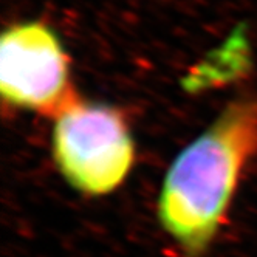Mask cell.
I'll return each instance as SVG.
<instances>
[{
    "label": "cell",
    "mask_w": 257,
    "mask_h": 257,
    "mask_svg": "<svg viewBox=\"0 0 257 257\" xmlns=\"http://www.w3.org/2000/svg\"><path fill=\"white\" fill-rule=\"evenodd\" d=\"M0 93L11 108L50 119L78 93L70 56L53 27L28 19L2 30Z\"/></svg>",
    "instance_id": "3"
},
{
    "label": "cell",
    "mask_w": 257,
    "mask_h": 257,
    "mask_svg": "<svg viewBox=\"0 0 257 257\" xmlns=\"http://www.w3.org/2000/svg\"><path fill=\"white\" fill-rule=\"evenodd\" d=\"M257 158V95L231 99L166 169L157 222L180 257H206Z\"/></svg>",
    "instance_id": "1"
},
{
    "label": "cell",
    "mask_w": 257,
    "mask_h": 257,
    "mask_svg": "<svg viewBox=\"0 0 257 257\" xmlns=\"http://www.w3.org/2000/svg\"><path fill=\"white\" fill-rule=\"evenodd\" d=\"M50 152L65 185L87 198L115 194L137 164V143L122 110L79 93L51 118Z\"/></svg>",
    "instance_id": "2"
}]
</instances>
